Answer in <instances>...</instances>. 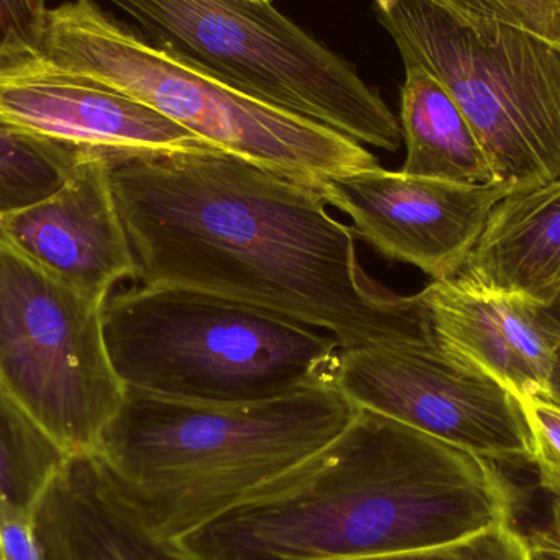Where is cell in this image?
<instances>
[{"mask_svg": "<svg viewBox=\"0 0 560 560\" xmlns=\"http://www.w3.org/2000/svg\"><path fill=\"white\" fill-rule=\"evenodd\" d=\"M32 45L59 66L153 108L210 147L310 186L381 167L358 141L233 88L117 22L95 0L48 9Z\"/></svg>", "mask_w": 560, "mask_h": 560, "instance_id": "cell-4", "label": "cell"}, {"mask_svg": "<svg viewBox=\"0 0 560 560\" xmlns=\"http://www.w3.org/2000/svg\"><path fill=\"white\" fill-rule=\"evenodd\" d=\"M378 16L404 62L459 105L497 183L516 192L560 179V46L500 23L466 25L427 0Z\"/></svg>", "mask_w": 560, "mask_h": 560, "instance_id": "cell-7", "label": "cell"}, {"mask_svg": "<svg viewBox=\"0 0 560 560\" xmlns=\"http://www.w3.org/2000/svg\"><path fill=\"white\" fill-rule=\"evenodd\" d=\"M0 242L49 278L107 302L135 279V259L108 183L104 153L88 148L52 196L0 220Z\"/></svg>", "mask_w": 560, "mask_h": 560, "instance_id": "cell-12", "label": "cell"}, {"mask_svg": "<svg viewBox=\"0 0 560 560\" xmlns=\"http://www.w3.org/2000/svg\"><path fill=\"white\" fill-rule=\"evenodd\" d=\"M532 548L555 549L560 551V499H556L552 503L551 518L548 526L535 533L529 539Z\"/></svg>", "mask_w": 560, "mask_h": 560, "instance_id": "cell-25", "label": "cell"}, {"mask_svg": "<svg viewBox=\"0 0 560 560\" xmlns=\"http://www.w3.org/2000/svg\"><path fill=\"white\" fill-rule=\"evenodd\" d=\"M552 341V369L549 390L546 397L560 404V300L549 308H542Z\"/></svg>", "mask_w": 560, "mask_h": 560, "instance_id": "cell-24", "label": "cell"}, {"mask_svg": "<svg viewBox=\"0 0 560 560\" xmlns=\"http://www.w3.org/2000/svg\"><path fill=\"white\" fill-rule=\"evenodd\" d=\"M434 341L515 398L548 395L552 341L541 306L518 296L433 280L417 293Z\"/></svg>", "mask_w": 560, "mask_h": 560, "instance_id": "cell-13", "label": "cell"}, {"mask_svg": "<svg viewBox=\"0 0 560 560\" xmlns=\"http://www.w3.org/2000/svg\"><path fill=\"white\" fill-rule=\"evenodd\" d=\"M85 150L30 133L0 117V220L61 189Z\"/></svg>", "mask_w": 560, "mask_h": 560, "instance_id": "cell-18", "label": "cell"}, {"mask_svg": "<svg viewBox=\"0 0 560 560\" xmlns=\"http://www.w3.org/2000/svg\"><path fill=\"white\" fill-rule=\"evenodd\" d=\"M355 560H535L528 539L513 528L512 522L499 523L466 538L417 551Z\"/></svg>", "mask_w": 560, "mask_h": 560, "instance_id": "cell-20", "label": "cell"}, {"mask_svg": "<svg viewBox=\"0 0 560 560\" xmlns=\"http://www.w3.org/2000/svg\"><path fill=\"white\" fill-rule=\"evenodd\" d=\"M316 187L352 220L355 236L433 280L460 271L497 203L515 192L500 183H447L384 167L326 177Z\"/></svg>", "mask_w": 560, "mask_h": 560, "instance_id": "cell-10", "label": "cell"}, {"mask_svg": "<svg viewBox=\"0 0 560 560\" xmlns=\"http://www.w3.org/2000/svg\"><path fill=\"white\" fill-rule=\"evenodd\" d=\"M400 127L407 143L401 173L447 183H497L459 105L433 74L411 62H405Z\"/></svg>", "mask_w": 560, "mask_h": 560, "instance_id": "cell-16", "label": "cell"}, {"mask_svg": "<svg viewBox=\"0 0 560 560\" xmlns=\"http://www.w3.org/2000/svg\"><path fill=\"white\" fill-rule=\"evenodd\" d=\"M535 560H560V551L555 549L532 548Z\"/></svg>", "mask_w": 560, "mask_h": 560, "instance_id": "cell-26", "label": "cell"}, {"mask_svg": "<svg viewBox=\"0 0 560 560\" xmlns=\"http://www.w3.org/2000/svg\"><path fill=\"white\" fill-rule=\"evenodd\" d=\"M102 318L121 384L183 400H268L326 384L341 349L278 313L174 287L125 290Z\"/></svg>", "mask_w": 560, "mask_h": 560, "instance_id": "cell-5", "label": "cell"}, {"mask_svg": "<svg viewBox=\"0 0 560 560\" xmlns=\"http://www.w3.org/2000/svg\"><path fill=\"white\" fill-rule=\"evenodd\" d=\"M332 384L355 408L375 411L495 464H532L518 400L433 336L339 349Z\"/></svg>", "mask_w": 560, "mask_h": 560, "instance_id": "cell-9", "label": "cell"}, {"mask_svg": "<svg viewBox=\"0 0 560 560\" xmlns=\"http://www.w3.org/2000/svg\"><path fill=\"white\" fill-rule=\"evenodd\" d=\"M104 306L0 242V384L69 454L95 453L124 400Z\"/></svg>", "mask_w": 560, "mask_h": 560, "instance_id": "cell-8", "label": "cell"}, {"mask_svg": "<svg viewBox=\"0 0 560 560\" xmlns=\"http://www.w3.org/2000/svg\"><path fill=\"white\" fill-rule=\"evenodd\" d=\"M256 2H271V0H256Z\"/></svg>", "mask_w": 560, "mask_h": 560, "instance_id": "cell-27", "label": "cell"}, {"mask_svg": "<svg viewBox=\"0 0 560 560\" xmlns=\"http://www.w3.org/2000/svg\"><path fill=\"white\" fill-rule=\"evenodd\" d=\"M48 9L46 0H0V51L32 43Z\"/></svg>", "mask_w": 560, "mask_h": 560, "instance_id": "cell-23", "label": "cell"}, {"mask_svg": "<svg viewBox=\"0 0 560 560\" xmlns=\"http://www.w3.org/2000/svg\"><path fill=\"white\" fill-rule=\"evenodd\" d=\"M0 560H46L35 513L0 506Z\"/></svg>", "mask_w": 560, "mask_h": 560, "instance_id": "cell-22", "label": "cell"}, {"mask_svg": "<svg viewBox=\"0 0 560 560\" xmlns=\"http://www.w3.org/2000/svg\"><path fill=\"white\" fill-rule=\"evenodd\" d=\"M549 308L560 300V179L497 203L454 278Z\"/></svg>", "mask_w": 560, "mask_h": 560, "instance_id": "cell-15", "label": "cell"}, {"mask_svg": "<svg viewBox=\"0 0 560 560\" xmlns=\"http://www.w3.org/2000/svg\"><path fill=\"white\" fill-rule=\"evenodd\" d=\"M378 10L398 0H375ZM472 26L492 22L513 26L560 46V0H427Z\"/></svg>", "mask_w": 560, "mask_h": 560, "instance_id": "cell-19", "label": "cell"}, {"mask_svg": "<svg viewBox=\"0 0 560 560\" xmlns=\"http://www.w3.org/2000/svg\"><path fill=\"white\" fill-rule=\"evenodd\" d=\"M148 39L290 114L395 153L398 118L358 69L271 2L110 0Z\"/></svg>", "mask_w": 560, "mask_h": 560, "instance_id": "cell-6", "label": "cell"}, {"mask_svg": "<svg viewBox=\"0 0 560 560\" xmlns=\"http://www.w3.org/2000/svg\"><path fill=\"white\" fill-rule=\"evenodd\" d=\"M354 413L332 382L233 404L125 387L95 453L148 525L177 541L308 459Z\"/></svg>", "mask_w": 560, "mask_h": 560, "instance_id": "cell-3", "label": "cell"}, {"mask_svg": "<svg viewBox=\"0 0 560 560\" xmlns=\"http://www.w3.org/2000/svg\"><path fill=\"white\" fill-rule=\"evenodd\" d=\"M141 285L196 290L325 329L341 349L430 335L417 295L362 269L318 187L202 143L102 150Z\"/></svg>", "mask_w": 560, "mask_h": 560, "instance_id": "cell-1", "label": "cell"}, {"mask_svg": "<svg viewBox=\"0 0 560 560\" xmlns=\"http://www.w3.org/2000/svg\"><path fill=\"white\" fill-rule=\"evenodd\" d=\"M495 463L365 408L299 466L177 539L197 560H355L512 522Z\"/></svg>", "mask_w": 560, "mask_h": 560, "instance_id": "cell-2", "label": "cell"}, {"mask_svg": "<svg viewBox=\"0 0 560 560\" xmlns=\"http://www.w3.org/2000/svg\"><path fill=\"white\" fill-rule=\"evenodd\" d=\"M532 438V464L546 492L560 499V404L546 395L516 398Z\"/></svg>", "mask_w": 560, "mask_h": 560, "instance_id": "cell-21", "label": "cell"}, {"mask_svg": "<svg viewBox=\"0 0 560 560\" xmlns=\"http://www.w3.org/2000/svg\"><path fill=\"white\" fill-rule=\"evenodd\" d=\"M35 518L46 560H197L148 525L97 453L69 456Z\"/></svg>", "mask_w": 560, "mask_h": 560, "instance_id": "cell-14", "label": "cell"}, {"mask_svg": "<svg viewBox=\"0 0 560 560\" xmlns=\"http://www.w3.org/2000/svg\"><path fill=\"white\" fill-rule=\"evenodd\" d=\"M0 117L49 140L118 151L206 143L153 108L20 43L0 51Z\"/></svg>", "mask_w": 560, "mask_h": 560, "instance_id": "cell-11", "label": "cell"}, {"mask_svg": "<svg viewBox=\"0 0 560 560\" xmlns=\"http://www.w3.org/2000/svg\"><path fill=\"white\" fill-rule=\"evenodd\" d=\"M69 456L0 384V506L35 513Z\"/></svg>", "mask_w": 560, "mask_h": 560, "instance_id": "cell-17", "label": "cell"}]
</instances>
